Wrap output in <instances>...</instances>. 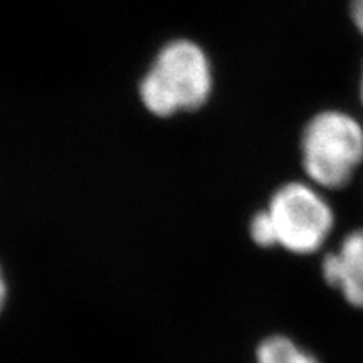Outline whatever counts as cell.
I'll list each match as a JSON object with an SVG mask.
<instances>
[{"label":"cell","mask_w":363,"mask_h":363,"mask_svg":"<svg viewBox=\"0 0 363 363\" xmlns=\"http://www.w3.org/2000/svg\"><path fill=\"white\" fill-rule=\"evenodd\" d=\"M350 12L353 24L363 34V0H352Z\"/></svg>","instance_id":"7"},{"label":"cell","mask_w":363,"mask_h":363,"mask_svg":"<svg viewBox=\"0 0 363 363\" xmlns=\"http://www.w3.org/2000/svg\"><path fill=\"white\" fill-rule=\"evenodd\" d=\"M249 234H251L252 242L259 247H276L274 230H272L269 216L266 211L257 212L252 216L251 224H249Z\"/></svg>","instance_id":"6"},{"label":"cell","mask_w":363,"mask_h":363,"mask_svg":"<svg viewBox=\"0 0 363 363\" xmlns=\"http://www.w3.org/2000/svg\"><path fill=\"white\" fill-rule=\"evenodd\" d=\"M360 98H362V103H363V72H362V83H360Z\"/></svg>","instance_id":"9"},{"label":"cell","mask_w":363,"mask_h":363,"mask_svg":"<svg viewBox=\"0 0 363 363\" xmlns=\"http://www.w3.org/2000/svg\"><path fill=\"white\" fill-rule=\"evenodd\" d=\"M7 294H9V289H7V279H6V274H4L2 266H0V313H2L4 306H6Z\"/></svg>","instance_id":"8"},{"label":"cell","mask_w":363,"mask_h":363,"mask_svg":"<svg viewBox=\"0 0 363 363\" xmlns=\"http://www.w3.org/2000/svg\"><path fill=\"white\" fill-rule=\"evenodd\" d=\"M212 67L199 44L187 39L172 40L158 52L140 84V98L155 116L202 108L212 93Z\"/></svg>","instance_id":"1"},{"label":"cell","mask_w":363,"mask_h":363,"mask_svg":"<svg viewBox=\"0 0 363 363\" xmlns=\"http://www.w3.org/2000/svg\"><path fill=\"white\" fill-rule=\"evenodd\" d=\"M276 246L293 254L320 251L335 225L333 208L310 184L291 182L272 194L266 208Z\"/></svg>","instance_id":"3"},{"label":"cell","mask_w":363,"mask_h":363,"mask_svg":"<svg viewBox=\"0 0 363 363\" xmlns=\"http://www.w3.org/2000/svg\"><path fill=\"white\" fill-rule=\"evenodd\" d=\"M321 274L347 303L363 308V227L345 235L337 251L326 254Z\"/></svg>","instance_id":"4"},{"label":"cell","mask_w":363,"mask_h":363,"mask_svg":"<svg viewBox=\"0 0 363 363\" xmlns=\"http://www.w3.org/2000/svg\"><path fill=\"white\" fill-rule=\"evenodd\" d=\"M301 158L308 179L316 187H347L363 163V126L348 113H318L303 131Z\"/></svg>","instance_id":"2"},{"label":"cell","mask_w":363,"mask_h":363,"mask_svg":"<svg viewBox=\"0 0 363 363\" xmlns=\"http://www.w3.org/2000/svg\"><path fill=\"white\" fill-rule=\"evenodd\" d=\"M256 363H320L315 355L291 338L272 335L262 340L256 350Z\"/></svg>","instance_id":"5"}]
</instances>
